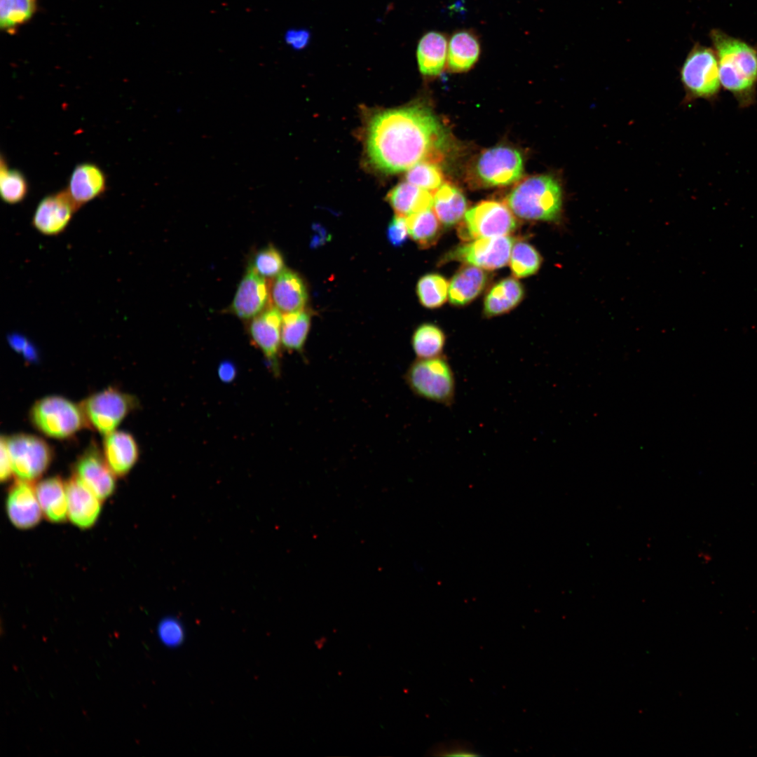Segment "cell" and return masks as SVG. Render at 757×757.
<instances>
[{
	"instance_id": "cell-19",
	"label": "cell",
	"mask_w": 757,
	"mask_h": 757,
	"mask_svg": "<svg viewBox=\"0 0 757 757\" xmlns=\"http://www.w3.org/2000/svg\"><path fill=\"white\" fill-rule=\"evenodd\" d=\"M107 189L103 170L93 163L78 164L71 172L67 191L79 208L101 196Z\"/></svg>"
},
{
	"instance_id": "cell-15",
	"label": "cell",
	"mask_w": 757,
	"mask_h": 757,
	"mask_svg": "<svg viewBox=\"0 0 757 757\" xmlns=\"http://www.w3.org/2000/svg\"><path fill=\"white\" fill-rule=\"evenodd\" d=\"M271 305L269 282L249 266L229 308L242 320H251Z\"/></svg>"
},
{
	"instance_id": "cell-38",
	"label": "cell",
	"mask_w": 757,
	"mask_h": 757,
	"mask_svg": "<svg viewBox=\"0 0 757 757\" xmlns=\"http://www.w3.org/2000/svg\"><path fill=\"white\" fill-rule=\"evenodd\" d=\"M407 217L395 214L388 224L387 238L394 247H401L408 238Z\"/></svg>"
},
{
	"instance_id": "cell-32",
	"label": "cell",
	"mask_w": 757,
	"mask_h": 757,
	"mask_svg": "<svg viewBox=\"0 0 757 757\" xmlns=\"http://www.w3.org/2000/svg\"><path fill=\"white\" fill-rule=\"evenodd\" d=\"M29 191V184L20 170L8 167L4 156L0 163V195L6 204L15 205L22 202Z\"/></svg>"
},
{
	"instance_id": "cell-5",
	"label": "cell",
	"mask_w": 757,
	"mask_h": 757,
	"mask_svg": "<svg viewBox=\"0 0 757 757\" xmlns=\"http://www.w3.org/2000/svg\"><path fill=\"white\" fill-rule=\"evenodd\" d=\"M29 419L41 433L60 439L88 426L81 405L58 395L37 400L30 409Z\"/></svg>"
},
{
	"instance_id": "cell-6",
	"label": "cell",
	"mask_w": 757,
	"mask_h": 757,
	"mask_svg": "<svg viewBox=\"0 0 757 757\" xmlns=\"http://www.w3.org/2000/svg\"><path fill=\"white\" fill-rule=\"evenodd\" d=\"M680 78L686 100H716L721 91V83L715 50L695 44L683 63Z\"/></svg>"
},
{
	"instance_id": "cell-10",
	"label": "cell",
	"mask_w": 757,
	"mask_h": 757,
	"mask_svg": "<svg viewBox=\"0 0 757 757\" xmlns=\"http://www.w3.org/2000/svg\"><path fill=\"white\" fill-rule=\"evenodd\" d=\"M524 171L523 159L515 149L499 146L489 149L478 158L475 172L484 185L507 186L519 180Z\"/></svg>"
},
{
	"instance_id": "cell-20",
	"label": "cell",
	"mask_w": 757,
	"mask_h": 757,
	"mask_svg": "<svg viewBox=\"0 0 757 757\" xmlns=\"http://www.w3.org/2000/svg\"><path fill=\"white\" fill-rule=\"evenodd\" d=\"M102 453L107 463L118 477L125 476L136 464L139 448L128 432L114 430L104 435Z\"/></svg>"
},
{
	"instance_id": "cell-30",
	"label": "cell",
	"mask_w": 757,
	"mask_h": 757,
	"mask_svg": "<svg viewBox=\"0 0 757 757\" xmlns=\"http://www.w3.org/2000/svg\"><path fill=\"white\" fill-rule=\"evenodd\" d=\"M409 235L418 245L426 248L434 245L440 234V221L431 210L407 217Z\"/></svg>"
},
{
	"instance_id": "cell-4",
	"label": "cell",
	"mask_w": 757,
	"mask_h": 757,
	"mask_svg": "<svg viewBox=\"0 0 757 757\" xmlns=\"http://www.w3.org/2000/svg\"><path fill=\"white\" fill-rule=\"evenodd\" d=\"M404 378L416 397L451 407L455 403L456 380L453 368L444 355L414 360Z\"/></svg>"
},
{
	"instance_id": "cell-24",
	"label": "cell",
	"mask_w": 757,
	"mask_h": 757,
	"mask_svg": "<svg viewBox=\"0 0 757 757\" xmlns=\"http://www.w3.org/2000/svg\"><path fill=\"white\" fill-rule=\"evenodd\" d=\"M386 199L397 215L406 217L431 209L433 204L430 192L407 182L395 186Z\"/></svg>"
},
{
	"instance_id": "cell-25",
	"label": "cell",
	"mask_w": 757,
	"mask_h": 757,
	"mask_svg": "<svg viewBox=\"0 0 757 757\" xmlns=\"http://www.w3.org/2000/svg\"><path fill=\"white\" fill-rule=\"evenodd\" d=\"M477 266L467 264L458 270L449 285V299L455 306H464L484 289L487 274Z\"/></svg>"
},
{
	"instance_id": "cell-28",
	"label": "cell",
	"mask_w": 757,
	"mask_h": 757,
	"mask_svg": "<svg viewBox=\"0 0 757 757\" xmlns=\"http://www.w3.org/2000/svg\"><path fill=\"white\" fill-rule=\"evenodd\" d=\"M311 316L306 310L282 315L281 338L282 347L289 352L304 351L310 327Z\"/></svg>"
},
{
	"instance_id": "cell-21",
	"label": "cell",
	"mask_w": 757,
	"mask_h": 757,
	"mask_svg": "<svg viewBox=\"0 0 757 757\" xmlns=\"http://www.w3.org/2000/svg\"><path fill=\"white\" fill-rule=\"evenodd\" d=\"M35 489L46 520L55 524L65 522L68 519L66 482L59 476H53L39 482Z\"/></svg>"
},
{
	"instance_id": "cell-18",
	"label": "cell",
	"mask_w": 757,
	"mask_h": 757,
	"mask_svg": "<svg viewBox=\"0 0 757 757\" xmlns=\"http://www.w3.org/2000/svg\"><path fill=\"white\" fill-rule=\"evenodd\" d=\"M272 306L283 313L304 309L308 301L307 286L302 277L290 269H284L273 278L270 285Z\"/></svg>"
},
{
	"instance_id": "cell-29",
	"label": "cell",
	"mask_w": 757,
	"mask_h": 757,
	"mask_svg": "<svg viewBox=\"0 0 757 757\" xmlns=\"http://www.w3.org/2000/svg\"><path fill=\"white\" fill-rule=\"evenodd\" d=\"M416 358L426 359L444 355L446 335L438 326L423 323L414 330L411 340Z\"/></svg>"
},
{
	"instance_id": "cell-34",
	"label": "cell",
	"mask_w": 757,
	"mask_h": 757,
	"mask_svg": "<svg viewBox=\"0 0 757 757\" xmlns=\"http://www.w3.org/2000/svg\"><path fill=\"white\" fill-rule=\"evenodd\" d=\"M510 262L513 275L517 278H525L538 271L542 258L531 245L520 241L513 245Z\"/></svg>"
},
{
	"instance_id": "cell-39",
	"label": "cell",
	"mask_w": 757,
	"mask_h": 757,
	"mask_svg": "<svg viewBox=\"0 0 757 757\" xmlns=\"http://www.w3.org/2000/svg\"><path fill=\"white\" fill-rule=\"evenodd\" d=\"M310 32L305 29H291L286 32L285 41L294 50H301L309 43Z\"/></svg>"
},
{
	"instance_id": "cell-33",
	"label": "cell",
	"mask_w": 757,
	"mask_h": 757,
	"mask_svg": "<svg viewBox=\"0 0 757 757\" xmlns=\"http://www.w3.org/2000/svg\"><path fill=\"white\" fill-rule=\"evenodd\" d=\"M449 282L442 275L429 273L422 276L416 285V294L421 304L428 308L444 304L449 297Z\"/></svg>"
},
{
	"instance_id": "cell-27",
	"label": "cell",
	"mask_w": 757,
	"mask_h": 757,
	"mask_svg": "<svg viewBox=\"0 0 757 757\" xmlns=\"http://www.w3.org/2000/svg\"><path fill=\"white\" fill-rule=\"evenodd\" d=\"M523 296V287L517 279H503L496 284L486 296L484 313L488 317L506 313L516 307Z\"/></svg>"
},
{
	"instance_id": "cell-41",
	"label": "cell",
	"mask_w": 757,
	"mask_h": 757,
	"mask_svg": "<svg viewBox=\"0 0 757 757\" xmlns=\"http://www.w3.org/2000/svg\"><path fill=\"white\" fill-rule=\"evenodd\" d=\"M8 341L13 348L18 352H22L27 358L33 359L35 357L34 347L23 336L18 334L11 335L8 338Z\"/></svg>"
},
{
	"instance_id": "cell-37",
	"label": "cell",
	"mask_w": 757,
	"mask_h": 757,
	"mask_svg": "<svg viewBox=\"0 0 757 757\" xmlns=\"http://www.w3.org/2000/svg\"><path fill=\"white\" fill-rule=\"evenodd\" d=\"M157 633L161 642L168 647L180 645L184 638L181 623L174 618H166L158 625Z\"/></svg>"
},
{
	"instance_id": "cell-43",
	"label": "cell",
	"mask_w": 757,
	"mask_h": 757,
	"mask_svg": "<svg viewBox=\"0 0 757 757\" xmlns=\"http://www.w3.org/2000/svg\"><path fill=\"white\" fill-rule=\"evenodd\" d=\"M441 751H444L442 755L449 756H472L476 755V753L470 749L459 746H451L450 748L446 747L441 750Z\"/></svg>"
},
{
	"instance_id": "cell-17",
	"label": "cell",
	"mask_w": 757,
	"mask_h": 757,
	"mask_svg": "<svg viewBox=\"0 0 757 757\" xmlns=\"http://www.w3.org/2000/svg\"><path fill=\"white\" fill-rule=\"evenodd\" d=\"M68 519L81 529L93 527L102 510V500L75 475L66 482Z\"/></svg>"
},
{
	"instance_id": "cell-9",
	"label": "cell",
	"mask_w": 757,
	"mask_h": 757,
	"mask_svg": "<svg viewBox=\"0 0 757 757\" xmlns=\"http://www.w3.org/2000/svg\"><path fill=\"white\" fill-rule=\"evenodd\" d=\"M463 217L459 232L465 240L508 236L517 225L508 206L495 200L479 203Z\"/></svg>"
},
{
	"instance_id": "cell-13",
	"label": "cell",
	"mask_w": 757,
	"mask_h": 757,
	"mask_svg": "<svg viewBox=\"0 0 757 757\" xmlns=\"http://www.w3.org/2000/svg\"><path fill=\"white\" fill-rule=\"evenodd\" d=\"M73 475L87 486L102 501L116 489V475L96 444H91L76 461Z\"/></svg>"
},
{
	"instance_id": "cell-16",
	"label": "cell",
	"mask_w": 757,
	"mask_h": 757,
	"mask_svg": "<svg viewBox=\"0 0 757 757\" xmlns=\"http://www.w3.org/2000/svg\"><path fill=\"white\" fill-rule=\"evenodd\" d=\"M6 510L10 521L19 529H30L39 524L43 512L32 482L17 479L11 484Z\"/></svg>"
},
{
	"instance_id": "cell-12",
	"label": "cell",
	"mask_w": 757,
	"mask_h": 757,
	"mask_svg": "<svg viewBox=\"0 0 757 757\" xmlns=\"http://www.w3.org/2000/svg\"><path fill=\"white\" fill-rule=\"evenodd\" d=\"M282 312L271 305L251 319L248 333L253 344L264 354L268 368L278 377L281 371Z\"/></svg>"
},
{
	"instance_id": "cell-8",
	"label": "cell",
	"mask_w": 757,
	"mask_h": 757,
	"mask_svg": "<svg viewBox=\"0 0 757 757\" xmlns=\"http://www.w3.org/2000/svg\"><path fill=\"white\" fill-rule=\"evenodd\" d=\"M13 473L18 479L33 482L40 478L53 460L50 445L36 435L18 433L5 437Z\"/></svg>"
},
{
	"instance_id": "cell-31",
	"label": "cell",
	"mask_w": 757,
	"mask_h": 757,
	"mask_svg": "<svg viewBox=\"0 0 757 757\" xmlns=\"http://www.w3.org/2000/svg\"><path fill=\"white\" fill-rule=\"evenodd\" d=\"M37 10V0H0V27L10 34L27 23Z\"/></svg>"
},
{
	"instance_id": "cell-40",
	"label": "cell",
	"mask_w": 757,
	"mask_h": 757,
	"mask_svg": "<svg viewBox=\"0 0 757 757\" xmlns=\"http://www.w3.org/2000/svg\"><path fill=\"white\" fill-rule=\"evenodd\" d=\"M13 470L11 457L7 449L4 436L1 437V463H0V479L2 483L8 482L13 475Z\"/></svg>"
},
{
	"instance_id": "cell-14",
	"label": "cell",
	"mask_w": 757,
	"mask_h": 757,
	"mask_svg": "<svg viewBox=\"0 0 757 757\" xmlns=\"http://www.w3.org/2000/svg\"><path fill=\"white\" fill-rule=\"evenodd\" d=\"M79 208L66 189L45 196L34 211L32 224L43 236H55L63 233Z\"/></svg>"
},
{
	"instance_id": "cell-3",
	"label": "cell",
	"mask_w": 757,
	"mask_h": 757,
	"mask_svg": "<svg viewBox=\"0 0 757 757\" xmlns=\"http://www.w3.org/2000/svg\"><path fill=\"white\" fill-rule=\"evenodd\" d=\"M506 203L512 212L519 218L554 221L562 207L561 187L551 175L531 177L512 190Z\"/></svg>"
},
{
	"instance_id": "cell-35",
	"label": "cell",
	"mask_w": 757,
	"mask_h": 757,
	"mask_svg": "<svg viewBox=\"0 0 757 757\" xmlns=\"http://www.w3.org/2000/svg\"><path fill=\"white\" fill-rule=\"evenodd\" d=\"M249 266L266 279L275 278L285 269L282 254L271 245L259 250L253 255Z\"/></svg>"
},
{
	"instance_id": "cell-1",
	"label": "cell",
	"mask_w": 757,
	"mask_h": 757,
	"mask_svg": "<svg viewBox=\"0 0 757 757\" xmlns=\"http://www.w3.org/2000/svg\"><path fill=\"white\" fill-rule=\"evenodd\" d=\"M446 137L442 123L426 107L413 104L382 110L367 123L366 155L376 170L395 174L422 161H438Z\"/></svg>"
},
{
	"instance_id": "cell-7",
	"label": "cell",
	"mask_w": 757,
	"mask_h": 757,
	"mask_svg": "<svg viewBox=\"0 0 757 757\" xmlns=\"http://www.w3.org/2000/svg\"><path fill=\"white\" fill-rule=\"evenodd\" d=\"M88 426L106 435L114 430L138 405L135 396L109 387L94 393L80 404Z\"/></svg>"
},
{
	"instance_id": "cell-22",
	"label": "cell",
	"mask_w": 757,
	"mask_h": 757,
	"mask_svg": "<svg viewBox=\"0 0 757 757\" xmlns=\"http://www.w3.org/2000/svg\"><path fill=\"white\" fill-rule=\"evenodd\" d=\"M447 54L448 40L444 33L433 30L424 34L416 48L421 73L428 76L439 74L446 65Z\"/></svg>"
},
{
	"instance_id": "cell-2",
	"label": "cell",
	"mask_w": 757,
	"mask_h": 757,
	"mask_svg": "<svg viewBox=\"0 0 757 757\" xmlns=\"http://www.w3.org/2000/svg\"><path fill=\"white\" fill-rule=\"evenodd\" d=\"M710 36L721 86L734 96L739 107L751 106L756 97L757 49L719 29H712Z\"/></svg>"
},
{
	"instance_id": "cell-36",
	"label": "cell",
	"mask_w": 757,
	"mask_h": 757,
	"mask_svg": "<svg viewBox=\"0 0 757 757\" xmlns=\"http://www.w3.org/2000/svg\"><path fill=\"white\" fill-rule=\"evenodd\" d=\"M406 181L430 191L438 189L442 185L443 175L436 163L422 161L407 170Z\"/></svg>"
},
{
	"instance_id": "cell-26",
	"label": "cell",
	"mask_w": 757,
	"mask_h": 757,
	"mask_svg": "<svg viewBox=\"0 0 757 757\" xmlns=\"http://www.w3.org/2000/svg\"><path fill=\"white\" fill-rule=\"evenodd\" d=\"M466 207L463 193L451 184H442L433 196L434 212L446 227L456 224L464 217Z\"/></svg>"
},
{
	"instance_id": "cell-11",
	"label": "cell",
	"mask_w": 757,
	"mask_h": 757,
	"mask_svg": "<svg viewBox=\"0 0 757 757\" xmlns=\"http://www.w3.org/2000/svg\"><path fill=\"white\" fill-rule=\"evenodd\" d=\"M513 245V238L508 236L477 238L456 247L446 259L495 270L508 263Z\"/></svg>"
},
{
	"instance_id": "cell-42",
	"label": "cell",
	"mask_w": 757,
	"mask_h": 757,
	"mask_svg": "<svg viewBox=\"0 0 757 757\" xmlns=\"http://www.w3.org/2000/svg\"><path fill=\"white\" fill-rule=\"evenodd\" d=\"M218 376L221 381L225 383L233 381L236 376V368L234 364L230 361H224L218 367Z\"/></svg>"
},
{
	"instance_id": "cell-23",
	"label": "cell",
	"mask_w": 757,
	"mask_h": 757,
	"mask_svg": "<svg viewBox=\"0 0 757 757\" xmlns=\"http://www.w3.org/2000/svg\"><path fill=\"white\" fill-rule=\"evenodd\" d=\"M480 51V41L476 33L465 29L456 31L448 41L449 69L453 72L468 71L477 61Z\"/></svg>"
}]
</instances>
